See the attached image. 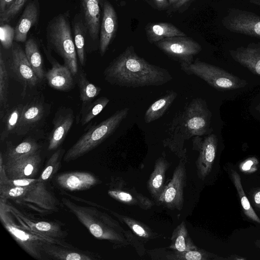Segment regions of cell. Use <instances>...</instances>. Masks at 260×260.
Masks as SVG:
<instances>
[{
    "instance_id": "3957f363",
    "label": "cell",
    "mask_w": 260,
    "mask_h": 260,
    "mask_svg": "<svg viewBox=\"0 0 260 260\" xmlns=\"http://www.w3.org/2000/svg\"><path fill=\"white\" fill-rule=\"evenodd\" d=\"M63 205L73 213L94 237L106 240L113 244L116 248L129 244L123 235L124 229L119 223L105 212L95 207L76 204L62 198Z\"/></svg>"
},
{
    "instance_id": "ffe728a7",
    "label": "cell",
    "mask_w": 260,
    "mask_h": 260,
    "mask_svg": "<svg viewBox=\"0 0 260 260\" xmlns=\"http://www.w3.org/2000/svg\"><path fill=\"white\" fill-rule=\"evenodd\" d=\"M40 98H35L23 106L15 133L19 136L28 134L42 119L45 114L44 102Z\"/></svg>"
},
{
    "instance_id": "d6a6232c",
    "label": "cell",
    "mask_w": 260,
    "mask_h": 260,
    "mask_svg": "<svg viewBox=\"0 0 260 260\" xmlns=\"http://www.w3.org/2000/svg\"><path fill=\"white\" fill-rule=\"evenodd\" d=\"M23 105L18 104L10 108L1 120L2 128L0 140L2 142L13 133H15L21 115Z\"/></svg>"
},
{
    "instance_id": "ab89813d",
    "label": "cell",
    "mask_w": 260,
    "mask_h": 260,
    "mask_svg": "<svg viewBox=\"0 0 260 260\" xmlns=\"http://www.w3.org/2000/svg\"><path fill=\"white\" fill-rule=\"evenodd\" d=\"M64 152V149H59L51 155L40 176V178L39 179L40 180L43 181L47 180L57 171Z\"/></svg>"
},
{
    "instance_id": "60d3db41",
    "label": "cell",
    "mask_w": 260,
    "mask_h": 260,
    "mask_svg": "<svg viewBox=\"0 0 260 260\" xmlns=\"http://www.w3.org/2000/svg\"><path fill=\"white\" fill-rule=\"evenodd\" d=\"M32 185L27 187H18L7 183L0 184L1 198L18 200L27 192Z\"/></svg>"
},
{
    "instance_id": "30bf717a",
    "label": "cell",
    "mask_w": 260,
    "mask_h": 260,
    "mask_svg": "<svg viewBox=\"0 0 260 260\" xmlns=\"http://www.w3.org/2000/svg\"><path fill=\"white\" fill-rule=\"evenodd\" d=\"M221 23L231 32L260 39V16L252 12L231 9Z\"/></svg>"
},
{
    "instance_id": "f907efd6",
    "label": "cell",
    "mask_w": 260,
    "mask_h": 260,
    "mask_svg": "<svg viewBox=\"0 0 260 260\" xmlns=\"http://www.w3.org/2000/svg\"><path fill=\"white\" fill-rule=\"evenodd\" d=\"M191 1V0H179L173 7L176 9H179L188 4Z\"/></svg>"
},
{
    "instance_id": "e575fe53",
    "label": "cell",
    "mask_w": 260,
    "mask_h": 260,
    "mask_svg": "<svg viewBox=\"0 0 260 260\" xmlns=\"http://www.w3.org/2000/svg\"><path fill=\"white\" fill-rule=\"evenodd\" d=\"M9 75L2 49L0 52V120L10 109L8 103Z\"/></svg>"
},
{
    "instance_id": "4316f807",
    "label": "cell",
    "mask_w": 260,
    "mask_h": 260,
    "mask_svg": "<svg viewBox=\"0 0 260 260\" xmlns=\"http://www.w3.org/2000/svg\"><path fill=\"white\" fill-rule=\"evenodd\" d=\"M145 30L147 40L151 44H155L168 38L186 36L183 31L169 22L149 23L146 25Z\"/></svg>"
},
{
    "instance_id": "5b68a950",
    "label": "cell",
    "mask_w": 260,
    "mask_h": 260,
    "mask_svg": "<svg viewBox=\"0 0 260 260\" xmlns=\"http://www.w3.org/2000/svg\"><path fill=\"white\" fill-rule=\"evenodd\" d=\"M129 111L128 108L119 110L108 118L89 127L66 152L63 160L69 162L76 160L99 146L116 131Z\"/></svg>"
},
{
    "instance_id": "ba28073f",
    "label": "cell",
    "mask_w": 260,
    "mask_h": 260,
    "mask_svg": "<svg viewBox=\"0 0 260 260\" xmlns=\"http://www.w3.org/2000/svg\"><path fill=\"white\" fill-rule=\"evenodd\" d=\"M155 45L169 57L180 63H190L202 47L191 38L178 36L168 38L155 43Z\"/></svg>"
},
{
    "instance_id": "83f0119b",
    "label": "cell",
    "mask_w": 260,
    "mask_h": 260,
    "mask_svg": "<svg viewBox=\"0 0 260 260\" xmlns=\"http://www.w3.org/2000/svg\"><path fill=\"white\" fill-rule=\"evenodd\" d=\"M73 35L78 58L84 66L86 61L85 38L87 30L81 13L76 14L72 21Z\"/></svg>"
},
{
    "instance_id": "cb8c5ba5",
    "label": "cell",
    "mask_w": 260,
    "mask_h": 260,
    "mask_svg": "<svg viewBox=\"0 0 260 260\" xmlns=\"http://www.w3.org/2000/svg\"><path fill=\"white\" fill-rule=\"evenodd\" d=\"M232 57L255 75L260 76V44L251 43L230 51Z\"/></svg>"
},
{
    "instance_id": "277c9868",
    "label": "cell",
    "mask_w": 260,
    "mask_h": 260,
    "mask_svg": "<svg viewBox=\"0 0 260 260\" xmlns=\"http://www.w3.org/2000/svg\"><path fill=\"white\" fill-rule=\"evenodd\" d=\"M48 49L53 50L63 59L73 76L78 72L77 55L68 13H60L53 17L46 28Z\"/></svg>"
},
{
    "instance_id": "836d02e7",
    "label": "cell",
    "mask_w": 260,
    "mask_h": 260,
    "mask_svg": "<svg viewBox=\"0 0 260 260\" xmlns=\"http://www.w3.org/2000/svg\"><path fill=\"white\" fill-rule=\"evenodd\" d=\"M39 149L38 144L31 139H26L16 146L12 145L10 142H7L5 154V162L13 161L35 153L38 151Z\"/></svg>"
},
{
    "instance_id": "6da1fadb",
    "label": "cell",
    "mask_w": 260,
    "mask_h": 260,
    "mask_svg": "<svg viewBox=\"0 0 260 260\" xmlns=\"http://www.w3.org/2000/svg\"><path fill=\"white\" fill-rule=\"evenodd\" d=\"M103 75L110 84L127 88L160 86L173 79L167 70L139 56L132 45L110 63Z\"/></svg>"
},
{
    "instance_id": "b9f144b4",
    "label": "cell",
    "mask_w": 260,
    "mask_h": 260,
    "mask_svg": "<svg viewBox=\"0 0 260 260\" xmlns=\"http://www.w3.org/2000/svg\"><path fill=\"white\" fill-rule=\"evenodd\" d=\"M28 0H14L10 6L0 15V24L10 22L22 9Z\"/></svg>"
},
{
    "instance_id": "f1b7e54d",
    "label": "cell",
    "mask_w": 260,
    "mask_h": 260,
    "mask_svg": "<svg viewBox=\"0 0 260 260\" xmlns=\"http://www.w3.org/2000/svg\"><path fill=\"white\" fill-rule=\"evenodd\" d=\"M177 96V92L171 91L152 103L145 113V122L146 123H150L161 117Z\"/></svg>"
},
{
    "instance_id": "484cf974",
    "label": "cell",
    "mask_w": 260,
    "mask_h": 260,
    "mask_svg": "<svg viewBox=\"0 0 260 260\" xmlns=\"http://www.w3.org/2000/svg\"><path fill=\"white\" fill-rule=\"evenodd\" d=\"M170 166L163 156L155 161L154 169L147 182V188L152 198L156 201L165 187L166 173Z\"/></svg>"
},
{
    "instance_id": "d6986e66",
    "label": "cell",
    "mask_w": 260,
    "mask_h": 260,
    "mask_svg": "<svg viewBox=\"0 0 260 260\" xmlns=\"http://www.w3.org/2000/svg\"><path fill=\"white\" fill-rule=\"evenodd\" d=\"M17 200L27 204H33L34 207L37 206L45 211H56L58 205L57 200L47 189L44 181L39 179Z\"/></svg>"
},
{
    "instance_id": "816d5d0a",
    "label": "cell",
    "mask_w": 260,
    "mask_h": 260,
    "mask_svg": "<svg viewBox=\"0 0 260 260\" xmlns=\"http://www.w3.org/2000/svg\"><path fill=\"white\" fill-rule=\"evenodd\" d=\"M251 3L260 6V0H249Z\"/></svg>"
},
{
    "instance_id": "d590c367",
    "label": "cell",
    "mask_w": 260,
    "mask_h": 260,
    "mask_svg": "<svg viewBox=\"0 0 260 260\" xmlns=\"http://www.w3.org/2000/svg\"><path fill=\"white\" fill-rule=\"evenodd\" d=\"M110 100L105 96H101L93 102L82 104L79 114V121L81 126L89 122L99 115L106 107Z\"/></svg>"
},
{
    "instance_id": "bcb514c9",
    "label": "cell",
    "mask_w": 260,
    "mask_h": 260,
    "mask_svg": "<svg viewBox=\"0 0 260 260\" xmlns=\"http://www.w3.org/2000/svg\"><path fill=\"white\" fill-rule=\"evenodd\" d=\"M39 179H36L32 178H19L14 179H9L6 182L3 184L7 183L11 185L18 187H27L33 185Z\"/></svg>"
},
{
    "instance_id": "7c38bea8",
    "label": "cell",
    "mask_w": 260,
    "mask_h": 260,
    "mask_svg": "<svg viewBox=\"0 0 260 260\" xmlns=\"http://www.w3.org/2000/svg\"><path fill=\"white\" fill-rule=\"evenodd\" d=\"M201 137H194L192 142L193 149L199 152L196 161L197 174L203 180L211 171L216 157L218 139L215 134H210L204 139Z\"/></svg>"
},
{
    "instance_id": "44dd1931",
    "label": "cell",
    "mask_w": 260,
    "mask_h": 260,
    "mask_svg": "<svg viewBox=\"0 0 260 260\" xmlns=\"http://www.w3.org/2000/svg\"><path fill=\"white\" fill-rule=\"evenodd\" d=\"M55 181L61 188L72 191L86 190L100 182L94 175L86 172L59 174Z\"/></svg>"
},
{
    "instance_id": "1f68e13d",
    "label": "cell",
    "mask_w": 260,
    "mask_h": 260,
    "mask_svg": "<svg viewBox=\"0 0 260 260\" xmlns=\"http://www.w3.org/2000/svg\"><path fill=\"white\" fill-rule=\"evenodd\" d=\"M25 53L35 73L40 80L44 79L45 74L43 60L38 44L34 38H29L25 43Z\"/></svg>"
},
{
    "instance_id": "52a82bcc",
    "label": "cell",
    "mask_w": 260,
    "mask_h": 260,
    "mask_svg": "<svg viewBox=\"0 0 260 260\" xmlns=\"http://www.w3.org/2000/svg\"><path fill=\"white\" fill-rule=\"evenodd\" d=\"M181 69L186 74L194 75L219 91L244 87L247 82L222 69L196 59L190 63H181Z\"/></svg>"
},
{
    "instance_id": "c3c4849f",
    "label": "cell",
    "mask_w": 260,
    "mask_h": 260,
    "mask_svg": "<svg viewBox=\"0 0 260 260\" xmlns=\"http://www.w3.org/2000/svg\"><path fill=\"white\" fill-rule=\"evenodd\" d=\"M13 1L14 0H0V15L10 6Z\"/></svg>"
},
{
    "instance_id": "7dc6e473",
    "label": "cell",
    "mask_w": 260,
    "mask_h": 260,
    "mask_svg": "<svg viewBox=\"0 0 260 260\" xmlns=\"http://www.w3.org/2000/svg\"><path fill=\"white\" fill-rule=\"evenodd\" d=\"M155 8L159 10H164L170 6L169 0H151Z\"/></svg>"
},
{
    "instance_id": "f6af8a7d",
    "label": "cell",
    "mask_w": 260,
    "mask_h": 260,
    "mask_svg": "<svg viewBox=\"0 0 260 260\" xmlns=\"http://www.w3.org/2000/svg\"><path fill=\"white\" fill-rule=\"evenodd\" d=\"M257 164L258 160L256 158L249 157L241 163L239 169L242 172L245 173H253L257 170Z\"/></svg>"
},
{
    "instance_id": "8992f818",
    "label": "cell",
    "mask_w": 260,
    "mask_h": 260,
    "mask_svg": "<svg viewBox=\"0 0 260 260\" xmlns=\"http://www.w3.org/2000/svg\"><path fill=\"white\" fill-rule=\"evenodd\" d=\"M0 213L1 221L7 230L21 247L36 258H42L43 246L46 243L70 246V244L62 242L56 239L37 234L21 225L16 224L13 220H12L9 212L2 200Z\"/></svg>"
},
{
    "instance_id": "5bb4252c",
    "label": "cell",
    "mask_w": 260,
    "mask_h": 260,
    "mask_svg": "<svg viewBox=\"0 0 260 260\" xmlns=\"http://www.w3.org/2000/svg\"><path fill=\"white\" fill-rule=\"evenodd\" d=\"M41 162L38 151L16 160L5 162L4 166L9 179L30 178L38 172Z\"/></svg>"
},
{
    "instance_id": "7a4b0ae2",
    "label": "cell",
    "mask_w": 260,
    "mask_h": 260,
    "mask_svg": "<svg viewBox=\"0 0 260 260\" xmlns=\"http://www.w3.org/2000/svg\"><path fill=\"white\" fill-rule=\"evenodd\" d=\"M211 113L206 102L201 98L192 99L182 112L178 113L171 123L169 136L163 141L168 147L181 160L186 162V149L184 141L195 136H203L210 133Z\"/></svg>"
},
{
    "instance_id": "f546056e",
    "label": "cell",
    "mask_w": 260,
    "mask_h": 260,
    "mask_svg": "<svg viewBox=\"0 0 260 260\" xmlns=\"http://www.w3.org/2000/svg\"><path fill=\"white\" fill-rule=\"evenodd\" d=\"M109 212L125 224L128 228L144 243L149 240L155 239L159 235L153 231L148 226L133 218L119 214L107 209Z\"/></svg>"
},
{
    "instance_id": "603a6c76",
    "label": "cell",
    "mask_w": 260,
    "mask_h": 260,
    "mask_svg": "<svg viewBox=\"0 0 260 260\" xmlns=\"http://www.w3.org/2000/svg\"><path fill=\"white\" fill-rule=\"evenodd\" d=\"M9 209L16 217L19 223L25 228L37 234L56 239L66 236V233L60 227L53 222L46 221H34L28 218L25 215L19 213L15 209L10 208Z\"/></svg>"
},
{
    "instance_id": "8d00e7d4",
    "label": "cell",
    "mask_w": 260,
    "mask_h": 260,
    "mask_svg": "<svg viewBox=\"0 0 260 260\" xmlns=\"http://www.w3.org/2000/svg\"><path fill=\"white\" fill-rule=\"evenodd\" d=\"M77 74L80 100L83 104L89 103L100 94L102 89L88 80L83 70L80 69Z\"/></svg>"
},
{
    "instance_id": "9a60e30c",
    "label": "cell",
    "mask_w": 260,
    "mask_h": 260,
    "mask_svg": "<svg viewBox=\"0 0 260 260\" xmlns=\"http://www.w3.org/2000/svg\"><path fill=\"white\" fill-rule=\"evenodd\" d=\"M105 0H80L81 14L87 30L88 37L93 41L100 38V31Z\"/></svg>"
},
{
    "instance_id": "9f6ffc18",
    "label": "cell",
    "mask_w": 260,
    "mask_h": 260,
    "mask_svg": "<svg viewBox=\"0 0 260 260\" xmlns=\"http://www.w3.org/2000/svg\"><path fill=\"white\" fill-rule=\"evenodd\" d=\"M143 1H146V2H148L147 0H143Z\"/></svg>"
},
{
    "instance_id": "e0dca14e",
    "label": "cell",
    "mask_w": 260,
    "mask_h": 260,
    "mask_svg": "<svg viewBox=\"0 0 260 260\" xmlns=\"http://www.w3.org/2000/svg\"><path fill=\"white\" fill-rule=\"evenodd\" d=\"M74 120V112L70 108H61L53 119V128L49 137L48 149H56L64 140Z\"/></svg>"
},
{
    "instance_id": "db71d44e",
    "label": "cell",
    "mask_w": 260,
    "mask_h": 260,
    "mask_svg": "<svg viewBox=\"0 0 260 260\" xmlns=\"http://www.w3.org/2000/svg\"><path fill=\"white\" fill-rule=\"evenodd\" d=\"M255 244L260 248V240H257Z\"/></svg>"
},
{
    "instance_id": "4dcf8cb0",
    "label": "cell",
    "mask_w": 260,
    "mask_h": 260,
    "mask_svg": "<svg viewBox=\"0 0 260 260\" xmlns=\"http://www.w3.org/2000/svg\"><path fill=\"white\" fill-rule=\"evenodd\" d=\"M171 240L169 248L174 251L184 252L198 248L190 237L184 221L174 230Z\"/></svg>"
},
{
    "instance_id": "4fadbf2b",
    "label": "cell",
    "mask_w": 260,
    "mask_h": 260,
    "mask_svg": "<svg viewBox=\"0 0 260 260\" xmlns=\"http://www.w3.org/2000/svg\"><path fill=\"white\" fill-rule=\"evenodd\" d=\"M108 193L110 197L122 204L137 206L144 210L149 209L154 205L152 200L138 193L134 187H128L127 183L121 178L112 179Z\"/></svg>"
},
{
    "instance_id": "2e32d148",
    "label": "cell",
    "mask_w": 260,
    "mask_h": 260,
    "mask_svg": "<svg viewBox=\"0 0 260 260\" xmlns=\"http://www.w3.org/2000/svg\"><path fill=\"white\" fill-rule=\"evenodd\" d=\"M117 29L118 18L116 12L111 4L107 0H105L99 38L101 56H103L105 54L116 35Z\"/></svg>"
},
{
    "instance_id": "f35d334b",
    "label": "cell",
    "mask_w": 260,
    "mask_h": 260,
    "mask_svg": "<svg viewBox=\"0 0 260 260\" xmlns=\"http://www.w3.org/2000/svg\"><path fill=\"white\" fill-rule=\"evenodd\" d=\"M231 177L233 183L237 190L239 197L240 198L241 204L245 214L251 220L260 223V218L254 212L245 194L241 184V177L239 174L236 171L232 170Z\"/></svg>"
},
{
    "instance_id": "681fc988",
    "label": "cell",
    "mask_w": 260,
    "mask_h": 260,
    "mask_svg": "<svg viewBox=\"0 0 260 260\" xmlns=\"http://www.w3.org/2000/svg\"><path fill=\"white\" fill-rule=\"evenodd\" d=\"M252 197L255 205L260 209V188L253 192Z\"/></svg>"
},
{
    "instance_id": "7bdbcfd3",
    "label": "cell",
    "mask_w": 260,
    "mask_h": 260,
    "mask_svg": "<svg viewBox=\"0 0 260 260\" xmlns=\"http://www.w3.org/2000/svg\"><path fill=\"white\" fill-rule=\"evenodd\" d=\"M15 37V28L8 23L1 24L0 41L1 47L5 49L12 48Z\"/></svg>"
},
{
    "instance_id": "ac0fdd59",
    "label": "cell",
    "mask_w": 260,
    "mask_h": 260,
    "mask_svg": "<svg viewBox=\"0 0 260 260\" xmlns=\"http://www.w3.org/2000/svg\"><path fill=\"white\" fill-rule=\"evenodd\" d=\"M43 50L47 58L52 64V67L45 74L48 85L52 88L60 90L68 91L74 87L73 75L66 66L61 65L51 56L48 48L43 46Z\"/></svg>"
},
{
    "instance_id": "74e56055",
    "label": "cell",
    "mask_w": 260,
    "mask_h": 260,
    "mask_svg": "<svg viewBox=\"0 0 260 260\" xmlns=\"http://www.w3.org/2000/svg\"><path fill=\"white\" fill-rule=\"evenodd\" d=\"M217 258V255L199 247L184 252L166 251L165 258L168 260H209Z\"/></svg>"
},
{
    "instance_id": "ee69618b",
    "label": "cell",
    "mask_w": 260,
    "mask_h": 260,
    "mask_svg": "<svg viewBox=\"0 0 260 260\" xmlns=\"http://www.w3.org/2000/svg\"><path fill=\"white\" fill-rule=\"evenodd\" d=\"M123 235L128 242L129 244H131L135 248L138 255L143 256L146 253L144 242L132 231L125 230Z\"/></svg>"
},
{
    "instance_id": "8fae6325",
    "label": "cell",
    "mask_w": 260,
    "mask_h": 260,
    "mask_svg": "<svg viewBox=\"0 0 260 260\" xmlns=\"http://www.w3.org/2000/svg\"><path fill=\"white\" fill-rule=\"evenodd\" d=\"M9 64L14 78L22 86V95L28 87L36 86L40 81L35 73L21 47L13 43L10 56Z\"/></svg>"
},
{
    "instance_id": "d4e9b609",
    "label": "cell",
    "mask_w": 260,
    "mask_h": 260,
    "mask_svg": "<svg viewBox=\"0 0 260 260\" xmlns=\"http://www.w3.org/2000/svg\"><path fill=\"white\" fill-rule=\"evenodd\" d=\"M43 252L57 259L92 260L98 259L97 254L79 250H73L70 247L58 244L46 243L43 246Z\"/></svg>"
},
{
    "instance_id": "7402d4cb",
    "label": "cell",
    "mask_w": 260,
    "mask_h": 260,
    "mask_svg": "<svg viewBox=\"0 0 260 260\" xmlns=\"http://www.w3.org/2000/svg\"><path fill=\"white\" fill-rule=\"evenodd\" d=\"M40 6L39 0L30 2L25 7L15 27L14 41L25 42L30 29L38 24Z\"/></svg>"
},
{
    "instance_id": "9c48e42d",
    "label": "cell",
    "mask_w": 260,
    "mask_h": 260,
    "mask_svg": "<svg viewBox=\"0 0 260 260\" xmlns=\"http://www.w3.org/2000/svg\"><path fill=\"white\" fill-rule=\"evenodd\" d=\"M186 162L180 159L171 180L165 187L156 203L168 209L182 210L184 203V188L186 185Z\"/></svg>"
},
{
    "instance_id": "f5cc1de1",
    "label": "cell",
    "mask_w": 260,
    "mask_h": 260,
    "mask_svg": "<svg viewBox=\"0 0 260 260\" xmlns=\"http://www.w3.org/2000/svg\"><path fill=\"white\" fill-rule=\"evenodd\" d=\"M179 0H169L170 5L174 6Z\"/></svg>"
},
{
    "instance_id": "11a10c76",
    "label": "cell",
    "mask_w": 260,
    "mask_h": 260,
    "mask_svg": "<svg viewBox=\"0 0 260 260\" xmlns=\"http://www.w3.org/2000/svg\"><path fill=\"white\" fill-rule=\"evenodd\" d=\"M256 109L260 112V102L256 107Z\"/></svg>"
}]
</instances>
